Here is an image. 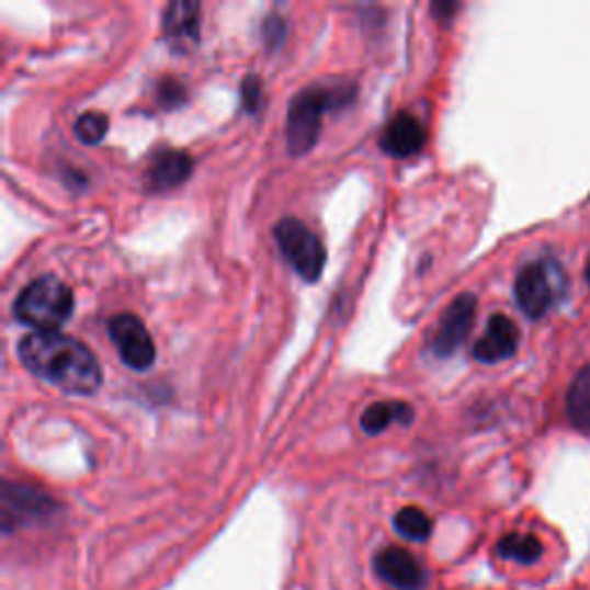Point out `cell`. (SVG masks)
<instances>
[{
    "instance_id": "22",
    "label": "cell",
    "mask_w": 590,
    "mask_h": 590,
    "mask_svg": "<svg viewBox=\"0 0 590 590\" xmlns=\"http://www.w3.org/2000/svg\"><path fill=\"white\" fill-rule=\"evenodd\" d=\"M586 280H588V284H590V261H588V265H586Z\"/></svg>"
},
{
    "instance_id": "8",
    "label": "cell",
    "mask_w": 590,
    "mask_h": 590,
    "mask_svg": "<svg viewBox=\"0 0 590 590\" xmlns=\"http://www.w3.org/2000/svg\"><path fill=\"white\" fill-rule=\"evenodd\" d=\"M376 575L397 590H422L427 586V572L420 560L401 547H385L374 558Z\"/></svg>"
},
{
    "instance_id": "11",
    "label": "cell",
    "mask_w": 590,
    "mask_h": 590,
    "mask_svg": "<svg viewBox=\"0 0 590 590\" xmlns=\"http://www.w3.org/2000/svg\"><path fill=\"white\" fill-rule=\"evenodd\" d=\"M192 173V157L185 150L162 148L150 157L148 183L152 190H173Z\"/></svg>"
},
{
    "instance_id": "6",
    "label": "cell",
    "mask_w": 590,
    "mask_h": 590,
    "mask_svg": "<svg viewBox=\"0 0 590 590\" xmlns=\"http://www.w3.org/2000/svg\"><path fill=\"white\" fill-rule=\"evenodd\" d=\"M109 337L121 360L134 372H146L155 362V342L146 324L134 314H118L109 321Z\"/></svg>"
},
{
    "instance_id": "9",
    "label": "cell",
    "mask_w": 590,
    "mask_h": 590,
    "mask_svg": "<svg viewBox=\"0 0 590 590\" xmlns=\"http://www.w3.org/2000/svg\"><path fill=\"white\" fill-rule=\"evenodd\" d=\"M519 328L517 324L506 314H493L485 334L475 342L473 355L475 360L485 362V365H496V362H503L512 358L519 349Z\"/></svg>"
},
{
    "instance_id": "16",
    "label": "cell",
    "mask_w": 590,
    "mask_h": 590,
    "mask_svg": "<svg viewBox=\"0 0 590 590\" xmlns=\"http://www.w3.org/2000/svg\"><path fill=\"white\" fill-rule=\"evenodd\" d=\"M496 552L501 558L517 563H535L542 556V542L529 533H510L498 540Z\"/></svg>"
},
{
    "instance_id": "20",
    "label": "cell",
    "mask_w": 590,
    "mask_h": 590,
    "mask_svg": "<svg viewBox=\"0 0 590 590\" xmlns=\"http://www.w3.org/2000/svg\"><path fill=\"white\" fill-rule=\"evenodd\" d=\"M157 102L164 109H175L185 102V88L183 83H178L175 79H162L157 86Z\"/></svg>"
},
{
    "instance_id": "14",
    "label": "cell",
    "mask_w": 590,
    "mask_h": 590,
    "mask_svg": "<svg viewBox=\"0 0 590 590\" xmlns=\"http://www.w3.org/2000/svg\"><path fill=\"white\" fill-rule=\"evenodd\" d=\"M416 418V411L411 404L404 401H376L372 404L365 413L360 418V427L365 434L376 436L381 431L388 429L393 422L399 424H411Z\"/></svg>"
},
{
    "instance_id": "3",
    "label": "cell",
    "mask_w": 590,
    "mask_h": 590,
    "mask_svg": "<svg viewBox=\"0 0 590 590\" xmlns=\"http://www.w3.org/2000/svg\"><path fill=\"white\" fill-rule=\"evenodd\" d=\"M75 311V293L54 275H44L31 282L14 300V316L19 324L35 332H56L70 321Z\"/></svg>"
},
{
    "instance_id": "17",
    "label": "cell",
    "mask_w": 590,
    "mask_h": 590,
    "mask_svg": "<svg viewBox=\"0 0 590 590\" xmlns=\"http://www.w3.org/2000/svg\"><path fill=\"white\" fill-rule=\"evenodd\" d=\"M431 529H434L431 517L420 508H401L395 514V531L411 542H424L431 535Z\"/></svg>"
},
{
    "instance_id": "12",
    "label": "cell",
    "mask_w": 590,
    "mask_h": 590,
    "mask_svg": "<svg viewBox=\"0 0 590 590\" xmlns=\"http://www.w3.org/2000/svg\"><path fill=\"white\" fill-rule=\"evenodd\" d=\"M201 33V5L198 3H171L164 10V35L175 52H188L198 42Z\"/></svg>"
},
{
    "instance_id": "19",
    "label": "cell",
    "mask_w": 590,
    "mask_h": 590,
    "mask_svg": "<svg viewBox=\"0 0 590 590\" xmlns=\"http://www.w3.org/2000/svg\"><path fill=\"white\" fill-rule=\"evenodd\" d=\"M240 100L247 113H257L263 102V83L257 75H247L240 83Z\"/></svg>"
},
{
    "instance_id": "10",
    "label": "cell",
    "mask_w": 590,
    "mask_h": 590,
    "mask_svg": "<svg viewBox=\"0 0 590 590\" xmlns=\"http://www.w3.org/2000/svg\"><path fill=\"white\" fill-rule=\"evenodd\" d=\"M52 510H54V503L49 501L47 496H42L39 491L29 489V487L5 485L3 524H5L8 533L12 531V526L24 524V521H31V519H39Z\"/></svg>"
},
{
    "instance_id": "4",
    "label": "cell",
    "mask_w": 590,
    "mask_h": 590,
    "mask_svg": "<svg viewBox=\"0 0 590 590\" xmlns=\"http://www.w3.org/2000/svg\"><path fill=\"white\" fill-rule=\"evenodd\" d=\"M275 240L284 259L305 282L321 280L326 268V245L305 222L284 217L275 226Z\"/></svg>"
},
{
    "instance_id": "15",
    "label": "cell",
    "mask_w": 590,
    "mask_h": 590,
    "mask_svg": "<svg viewBox=\"0 0 590 590\" xmlns=\"http://www.w3.org/2000/svg\"><path fill=\"white\" fill-rule=\"evenodd\" d=\"M567 416L577 429L590 431V365L583 367L567 393Z\"/></svg>"
},
{
    "instance_id": "1",
    "label": "cell",
    "mask_w": 590,
    "mask_h": 590,
    "mask_svg": "<svg viewBox=\"0 0 590 590\" xmlns=\"http://www.w3.org/2000/svg\"><path fill=\"white\" fill-rule=\"evenodd\" d=\"M19 358L31 374L67 395H93L100 390L104 378L95 353L79 339L63 332L26 334L19 342Z\"/></svg>"
},
{
    "instance_id": "18",
    "label": "cell",
    "mask_w": 590,
    "mask_h": 590,
    "mask_svg": "<svg viewBox=\"0 0 590 590\" xmlns=\"http://www.w3.org/2000/svg\"><path fill=\"white\" fill-rule=\"evenodd\" d=\"M109 129V118L100 111H86L75 123L77 139L86 146H98Z\"/></svg>"
},
{
    "instance_id": "5",
    "label": "cell",
    "mask_w": 590,
    "mask_h": 590,
    "mask_svg": "<svg viewBox=\"0 0 590 590\" xmlns=\"http://www.w3.org/2000/svg\"><path fill=\"white\" fill-rule=\"evenodd\" d=\"M565 275L556 263L535 261L519 270L514 280V300L517 307L524 311L529 319H542L556 305L563 293Z\"/></svg>"
},
{
    "instance_id": "13",
    "label": "cell",
    "mask_w": 590,
    "mask_h": 590,
    "mask_svg": "<svg viewBox=\"0 0 590 590\" xmlns=\"http://www.w3.org/2000/svg\"><path fill=\"white\" fill-rule=\"evenodd\" d=\"M422 146H424V127L416 116L406 111L385 125L381 136V148L393 157H411L420 152Z\"/></svg>"
},
{
    "instance_id": "7",
    "label": "cell",
    "mask_w": 590,
    "mask_h": 590,
    "mask_svg": "<svg viewBox=\"0 0 590 590\" xmlns=\"http://www.w3.org/2000/svg\"><path fill=\"white\" fill-rule=\"evenodd\" d=\"M475 309H478V300H475L473 293H464L457 300H452V305L443 314L434 339H431V353L436 358L455 355L473 328Z\"/></svg>"
},
{
    "instance_id": "2",
    "label": "cell",
    "mask_w": 590,
    "mask_h": 590,
    "mask_svg": "<svg viewBox=\"0 0 590 590\" xmlns=\"http://www.w3.org/2000/svg\"><path fill=\"white\" fill-rule=\"evenodd\" d=\"M353 86H311L293 98L286 118V141L293 155H305L319 141L324 116L353 100Z\"/></svg>"
},
{
    "instance_id": "21",
    "label": "cell",
    "mask_w": 590,
    "mask_h": 590,
    "mask_svg": "<svg viewBox=\"0 0 590 590\" xmlns=\"http://www.w3.org/2000/svg\"><path fill=\"white\" fill-rule=\"evenodd\" d=\"M265 37H268V42L272 44V47H275V44L284 37V21H282V16H268V21H265Z\"/></svg>"
}]
</instances>
